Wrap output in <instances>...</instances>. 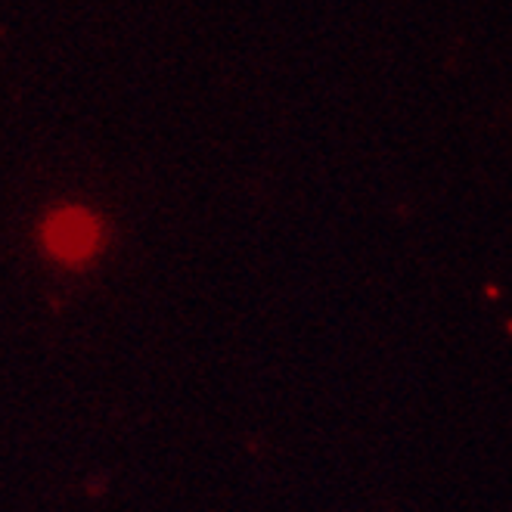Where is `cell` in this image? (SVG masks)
<instances>
[{"instance_id": "1", "label": "cell", "mask_w": 512, "mask_h": 512, "mask_svg": "<svg viewBox=\"0 0 512 512\" xmlns=\"http://www.w3.org/2000/svg\"><path fill=\"white\" fill-rule=\"evenodd\" d=\"M103 227L87 208H59L44 224V246L59 261H84L100 249Z\"/></svg>"}]
</instances>
